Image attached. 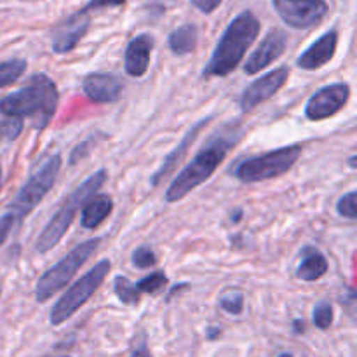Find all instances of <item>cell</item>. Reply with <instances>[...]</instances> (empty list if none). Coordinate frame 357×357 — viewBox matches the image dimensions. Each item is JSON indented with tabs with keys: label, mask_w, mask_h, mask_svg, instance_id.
Returning a JSON list of instances; mask_svg holds the SVG:
<instances>
[{
	"label": "cell",
	"mask_w": 357,
	"mask_h": 357,
	"mask_svg": "<svg viewBox=\"0 0 357 357\" xmlns=\"http://www.w3.org/2000/svg\"><path fill=\"white\" fill-rule=\"evenodd\" d=\"M243 135V128L237 124L229 126V128H225L223 131L216 132V135L202 146L201 152H197V155L190 160V164L185 166L183 169L176 174V178L171 181V185L166 190V201L169 202V204L181 201V199L187 197L192 190H195L199 185L208 181L209 178L215 174V171L218 169L220 164L225 160L229 150L237 145V142H239Z\"/></svg>",
	"instance_id": "1"
},
{
	"label": "cell",
	"mask_w": 357,
	"mask_h": 357,
	"mask_svg": "<svg viewBox=\"0 0 357 357\" xmlns=\"http://www.w3.org/2000/svg\"><path fill=\"white\" fill-rule=\"evenodd\" d=\"M59 93L52 79L45 73H35L28 84L0 100V114L13 119L33 121L35 129H44L54 117L58 108Z\"/></svg>",
	"instance_id": "2"
},
{
	"label": "cell",
	"mask_w": 357,
	"mask_h": 357,
	"mask_svg": "<svg viewBox=\"0 0 357 357\" xmlns=\"http://www.w3.org/2000/svg\"><path fill=\"white\" fill-rule=\"evenodd\" d=\"M260 33V21L251 10L237 14L223 31L222 38L213 51L211 59L202 70L204 79L227 77L239 66L244 54Z\"/></svg>",
	"instance_id": "3"
},
{
	"label": "cell",
	"mask_w": 357,
	"mask_h": 357,
	"mask_svg": "<svg viewBox=\"0 0 357 357\" xmlns=\"http://www.w3.org/2000/svg\"><path fill=\"white\" fill-rule=\"evenodd\" d=\"M105 181H107V169H98L96 173L91 174L84 183H80L79 187L72 192V195L66 199V202L59 208V211L49 220L45 229L42 230L40 237H38L37 243H35V248H37L38 253H47L49 250H52V248L63 239L66 230H68L70 225L73 223L77 209L82 208L91 197H94L96 192L103 187Z\"/></svg>",
	"instance_id": "4"
},
{
	"label": "cell",
	"mask_w": 357,
	"mask_h": 357,
	"mask_svg": "<svg viewBox=\"0 0 357 357\" xmlns=\"http://www.w3.org/2000/svg\"><path fill=\"white\" fill-rule=\"evenodd\" d=\"M100 244V237L86 241V243L73 248V250L70 251L65 258H61L54 267L45 271L44 274L40 275V279L37 281V286H35V300H37L38 303H45L47 300H51V296H54L56 293L61 291V289L72 281L73 275L79 272V268L93 257L94 251L98 250Z\"/></svg>",
	"instance_id": "5"
},
{
	"label": "cell",
	"mask_w": 357,
	"mask_h": 357,
	"mask_svg": "<svg viewBox=\"0 0 357 357\" xmlns=\"http://www.w3.org/2000/svg\"><path fill=\"white\" fill-rule=\"evenodd\" d=\"M302 155V146L288 145L271 150L264 155L250 157L241 160L234 169V176L243 183H257V181L274 180L288 173L296 160Z\"/></svg>",
	"instance_id": "6"
},
{
	"label": "cell",
	"mask_w": 357,
	"mask_h": 357,
	"mask_svg": "<svg viewBox=\"0 0 357 357\" xmlns=\"http://www.w3.org/2000/svg\"><path fill=\"white\" fill-rule=\"evenodd\" d=\"M112 264L110 260H101L91 268L89 272L82 275L75 284L70 286L65 291V295L56 302V305L52 307L51 314H49V321H51L52 326H59L65 321H68L91 296L94 295L98 288L101 286V282L105 281L107 274L110 272Z\"/></svg>",
	"instance_id": "7"
},
{
	"label": "cell",
	"mask_w": 357,
	"mask_h": 357,
	"mask_svg": "<svg viewBox=\"0 0 357 357\" xmlns=\"http://www.w3.org/2000/svg\"><path fill=\"white\" fill-rule=\"evenodd\" d=\"M59 169H61V155L56 153V155L49 157L44 166L37 173L31 174L30 180L21 187V190L17 192L16 197L13 199V202L9 206V213L14 216L16 222H21V220L26 218L40 204L42 199L47 195V192L54 185Z\"/></svg>",
	"instance_id": "8"
},
{
	"label": "cell",
	"mask_w": 357,
	"mask_h": 357,
	"mask_svg": "<svg viewBox=\"0 0 357 357\" xmlns=\"http://www.w3.org/2000/svg\"><path fill=\"white\" fill-rule=\"evenodd\" d=\"M272 6L286 24L296 30L317 26L328 14L324 0H272Z\"/></svg>",
	"instance_id": "9"
},
{
	"label": "cell",
	"mask_w": 357,
	"mask_h": 357,
	"mask_svg": "<svg viewBox=\"0 0 357 357\" xmlns=\"http://www.w3.org/2000/svg\"><path fill=\"white\" fill-rule=\"evenodd\" d=\"M349 96H351V87L345 82H337L323 87L307 101L305 117L312 122L333 117L347 105Z\"/></svg>",
	"instance_id": "10"
},
{
	"label": "cell",
	"mask_w": 357,
	"mask_h": 357,
	"mask_svg": "<svg viewBox=\"0 0 357 357\" xmlns=\"http://www.w3.org/2000/svg\"><path fill=\"white\" fill-rule=\"evenodd\" d=\"M288 66H281V68H275L272 70V72L261 75L260 79L255 80L253 84H250V86L244 89L239 101L241 108H243L244 112H250L253 110L255 107H258L260 103H264V101L271 100V98L288 82Z\"/></svg>",
	"instance_id": "11"
},
{
	"label": "cell",
	"mask_w": 357,
	"mask_h": 357,
	"mask_svg": "<svg viewBox=\"0 0 357 357\" xmlns=\"http://www.w3.org/2000/svg\"><path fill=\"white\" fill-rule=\"evenodd\" d=\"M286 44H288V37H286L284 31L271 30L265 35L264 40L260 42V45L255 49L253 54L248 58L246 65H244V72L248 75H255V73L267 68L275 59L281 58V54L286 49Z\"/></svg>",
	"instance_id": "12"
},
{
	"label": "cell",
	"mask_w": 357,
	"mask_h": 357,
	"mask_svg": "<svg viewBox=\"0 0 357 357\" xmlns=\"http://www.w3.org/2000/svg\"><path fill=\"white\" fill-rule=\"evenodd\" d=\"M82 89L94 103H115L121 98L124 84L114 73H91L84 79Z\"/></svg>",
	"instance_id": "13"
},
{
	"label": "cell",
	"mask_w": 357,
	"mask_h": 357,
	"mask_svg": "<svg viewBox=\"0 0 357 357\" xmlns=\"http://www.w3.org/2000/svg\"><path fill=\"white\" fill-rule=\"evenodd\" d=\"M338 45V33L335 30L326 31L323 37L317 38L307 51L302 52L296 65L303 70H319L323 68L326 63L333 59L335 52H337Z\"/></svg>",
	"instance_id": "14"
},
{
	"label": "cell",
	"mask_w": 357,
	"mask_h": 357,
	"mask_svg": "<svg viewBox=\"0 0 357 357\" xmlns=\"http://www.w3.org/2000/svg\"><path fill=\"white\" fill-rule=\"evenodd\" d=\"M87 30H89V17L79 10L58 28V31L52 37V51L56 54L70 52L79 44L80 38L87 33Z\"/></svg>",
	"instance_id": "15"
},
{
	"label": "cell",
	"mask_w": 357,
	"mask_h": 357,
	"mask_svg": "<svg viewBox=\"0 0 357 357\" xmlns=\"http://www.w3.org/2000/svg\"><path fill=\"white\" fill-rule=\"evenodd\" d=\"M153 49V38L149 33H142L129 42L124 56L126 72L131 77H143L149 70L150 54Z\"/></svg>",
	"instance_id": "16"
},
{
	"label": "cell",
	"mask_w": 357,
	"mask_h": 357,
	"mask_svg": "<svg viewBox=\"0 0 357 357\" xmlns=\"http://www.w3.org/2000/svg\"><path fill=\"white\" fill-rule=\"evenodd\" d=\"M209 121H211V117H206V119H202V121H199L197 124H195L194 128H192L190 131H188L187 135H185V138L181 139L180 145H178L176 149H174L173 152H171L169 155L166 157V159H164V162L160 164L159 171H157V173L152 176V180H150V183H152L153 187H155V185H159L160 180H162V178H166L167 174H169L171 171H173L174 167H176V164L180 162L181 159H183V155L188 152V149H190L192 143L195 142V138H197V136H199V132H201L202 129L206 128V124H208Z\"/></svg>",
	"instance_id": "17"
},
{
	"label": "cell",
	"mask_w": 357,
	"mask_h": 357,
	"mask_svg": "<svg viewBox=\"0 0 357 357\" xmlns=\"http://www.w3.org/2000/svg\"><path fill=\"white\" fill-rule=\"evenodd\" d=\"M112 209H114V201L107 194H96L84 204L80 225L87 230L96 229L110 216Z\"/></svg>",
	"instance_id": "18"
},
{
	"label": "cell",
	"mask_w": 357,
	"mask_h": 357,
	"mask_svg": "<svg viewBox=\"0 0 357 357\" xmlns=\"http://www.w3.org/2000/svg\"><path fill=\"white\" fill-rule=\"evenodd\" d=\"M328 272V261L321 251L314 250V248H305L302 255V261H300L298 268H296V278L302 281H317Z\"/></svg>",
	"instance_id": "19"
},
{
	"label": "cell",
	"mask_w": 357,
	"mask_h": 357,
	"mask_svg": "<svg viewBox=\"0 0 357 357\" xmlns=\"http://www.w3.org/2000/svg\"><path fill=\"white\" fill-rule=\"evenodd\" d=\"M199 30L195 24H183V26L176 28L171 31L169 38H167V45H169L171 52L176 56H185L192 52L197 45Z\"/></svg>",
	"instance_id": "20"
},
{
	"label": "cell",
	"mask_w": 357,
	"mask_h": 357,
	"mask_svg": "<svg viewBox=\"0 0 357 357\" xmlns=\"http://www.w3.org/2000/svg\"><path fill=\"white\" fill-rule=\"evenodd\" d=\"M114 291L117 298L126 305H136L139 302V291L136 289L135 282H131L124 275H117L114 279Z\"/></svg>",
	"instance_id": "21"
},
{
	"label": "cell",
	"mask_w": 357,
	"mask_h": 357,
	"mask_svg": "<svg viewBox=\"0 0 357 357\" xmlns=\"http://www.w3.org/2000/svg\"><path fill=\"white\" fill-rule=\"evenodd\" d=\"M26 70L24 59H9V61L0 63V89L16 82Z\"/></svg>",
	"instance_id": "22"
},
{
	"label": "cell",
	"mask_w": 357,
	"mask_h": 357,
	"mask_svg": "<svg viewBox=\"0 0 357 357\" xmlns=\"http://www.w3.org/2000/svg\"><path fill=\"white\" fill-rule=\"evenodd\" d=\"M166 282H167L166 274H164L162 271H159V272H152V274H149L146 278L139 279L135 286L139 293H150V295H153V293H157L159 289H162L164 286H166Z\"/></svg>",
	"instance_id": "23"
},
{
	"label": "cell",
	"mask_w": 357,
	"mask_h": 357,
	"mask_svg": "<svg viewBox=\"0 0 357 357\" xmlns=\"http://www.w3.org/2000/svg\"><path fill=\"white\" fill-rule=\"evenodd\" d=\"M220 307L232 316H239L244 309V295L237 289H230L220 296Z\"/></svg>",
	"instance_id": "24"
},
{
	"label": "cell",
	"mask_w": 357,
	"mask_h": 357,
	"mask_svg": "<svg viewBox=\"0 0 357 357\" xmlns=\"http://www.w3.org/2000/svg\"><path fill=\"white\" fill-rule=\"evenodd\" d=\"M312 323L316 324V328H319L321 331L330 330L331 324H333V307L326 302H321L319 305L314 307Z\"/></svg>",
	"instance_id": "25"
},
{
	"label": "cell",
	"mask_w": 357,
	"mask_h": 357,
	"mask_svg": "<svg viewBox=\"0 0 357 357\" xmlns=\"http://www.w3.org/2000/svg\"><path fill=\"white\" fill-rule=\"evenodd\" d=\"M357 192H349L344 197H340V201L337 202V211L338 215L344 216L349 220H357Z\"/></svg>",
	"instance_id": "26"
},
{
	"label": "cell",
	"mask_w": 357,
	"mask_h": 357,
	"mask_svg": "<svg viewBox=\"0 0 357 357\" xmlns=\"http://www.w3.org/2000/svg\"><path fill=\"white\" fill-rule=\"evenodd\" d=\"M131 260H132V265H135L136 268H142L143 271V268H150L157 264V255L153 253L150 248L142 246V248H138L135 253H132Z\"/></svg>",
	"instance_id": "27"
},
{
	"label": "cell",
	"mask_w": 357,
	"mask_h": 357,
	"mask_svg": "<svg viewBox=\"0 0 357 357\" xmlns=\"http://www.w3.org/2000/svg\"><path fill=\"white\" fill-rule=\"evenodd\" d=\"M98 136H100V135L89 136V138H87L86 142L79 143V145H77L75 149H73L72 155H70V164H75L77 160H82L84 157L89 155L91 149H94V146H96V143L100 142V139H103V138H105V135L101 136V138H98Z\"/></svg>",
	"instance_id": "28"
},
{
	"label": "cell",
	"mask_w": 357,
	"mask_h": 357,
	"mask_svg": "<svg viewBox=\"0 0 357 357\" xmlns=\"http://www.w3.org/2000/svg\"><path fill=\"white\" fill-rule=\"evenodd\" d=\"M21 131H23V121L21 119L7 117L0 126V132L6 139H16L21 135Z\"/></svg>",
	"instance_id": "29"
},
{
	"label": "cell",
	"mask_w": 357,
	"mask_h": 357,
	"mask_svg": "<svg viewBox=\"0 0 357 357\" xmlns=\"http://www.w3.org/2000/svg\"><path fill=\"white\" fill-rule=\"evenodd\" d=\"M122 3H126V0H89L80 13L87 14L91 13V10L105 9V7H119L122 6Z\"/></svg>",
	"instance_id": "30"
},
{
	"label": "cell",
	"mask_w": 357,
	"mask_h": 357,
	"mask_svg": "<svg viewBox=\"0 0 357 357\" xmlns=\"http://www.w3.org/2000/svg\"><path fill=\"white\" fill-rule=\"evenodd\" d=\"M14 222H16V220H14V216L10 215V213H6V215L0 216V246H2L7 241V237H9V232L13 230Z\"/></svg>",
	"instance_id": "31"
},
{
	"label": "cell",
	"mask_w": 357,
	"mask_h": 357,
	"mask_svg": "<svg viewBox=\"0 0 357 357\" xmlns=\"http://www.w3.org/2000/svg\"><path fill=\"white\" fill-rule=\"evenodd\" d=\"M192 3H194L201 13L211 14L213 10L222 3V0H192Z\"/></svg>",
	"instance_id": "32"
},
{
	"label": "cell",
	"mask_w": 357,
	"mask_h": 357,
	"mask_svg": "<svg viewBox=\"0 0 357 357\" xmlns=\"http://www.w3.org/2000/svg\"><path fill=\"white\" fill-rule=\"evenodd\" d=\"M129 357H152V356H150L149 347H146L145 344H142V345H138V347H136L135 351L131 352V356H129Z\"/></svg>",
	"instance_id": "33"
},
{
	"label": "cell",
	"mask_w": 357,
	"mask_h": 357,
	"mask_svg": "<svg viewBox=\"0 0 357 357\" xmlns=\"http://www.w3.org/2000/svg\"><path fill=\"white\" fill-rule=\"evenodd\" d=\"M216 337H220V330H218V328H209V330H208V338H209V340H215Z\"/></svg>",
	"instance_id": "34"
},
{
	"label": "cell",
	"mask_w": 357,
	"mask_h": 357,
	"mask_svg": "<svg viewBox=\"0 0 357 357\" xmlns=\"http://www.w3.org/2000/svg\"><path fill=\"white\" fill-rule=\"evenodd\" d=\"M241 216H243V209H237V211L234 213V215H230V220H232L234 223H237L241 220Z\"/></svg>",
	"instance_id": "35"
},
{
	"label": "cell",
	"mask_w": 357,
	"mask_h": 357,
	"mask_svg": "<svg viewBox=\"0 0 357 357\" xmlns=\"http://www.w3.org/2000/svg\"><path fill=\"white\" fill-rule=\"evenodd\" d=\"M305 330V324L302 321H295V333H302Z\"/></svg>",
	"instance_id": "36"
},
{
	"label": "cell",
	"mask_w": 357,
	"mask_h": 357,
	"mask_svg": "<svg viewBox=\"0 0 357 357\" xmlns=\"http://www.w3.org/2000/svg\"><path fill=\"white\" fill-rule=\"evenodd\" d=\"M351 167H352V169H354V167H356V155L351 157Z\"/></svg>",
	"instance_id": "37"
},
{
	"label": "cell",
	"mask_w": 357,
	"mask_h": 357,
	"mask_svg": "<svg viewBox=\"0 0 357 357\" xmlns=\"http://www.w3.org/2000/svg\"><path fill=\"white\" fill-rule=\"evenodd\" d=\"M278 357H293V356L288 354V352H282V354H279Z\"/></svg>",
	"instance_id": "38"
},
{
	"label": "cell",
	"mask_w": 357,
	"mask_h": 357,
	"mask_svg": "<svg viewBox=\"0 0 357 357\" xmlns=\"http://www.w3.org/2000/svg\"><path fill=\"white\" fill-rule=\"evenodd\" d=\"M0 188H2V166H0Z\"/></svg>",
	"instance_id": "39"
},
{
	"label": "cell",
	"mask_w": 357,
	"mask_h": 357,
	"mask_svg": "<svg viewBox=\"0 0 357 357\" xmlns=\"http://www.w3.org/2000/svg\"><path fill=\"white\" fill-rule=\"evenodd\" d=\"M0 293H2V284H0Z\"/></svg>",
	"instance_id": "40"
},
{
	"label": "cell",
	"mask_w": 357,
	"mask_h": 357,
	"mask_svg": "<svg viewBox=\"0 0 357 357\" xmlns=\"http://www.w3.org/2000/svg\"><path fill=\"white\" fill-rule=\"evenodd\" d=\"M61 357H68V356H61Z\"/></svg>",
	"instance_id": "41"
}]
</instances>
